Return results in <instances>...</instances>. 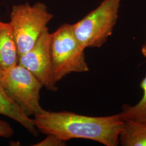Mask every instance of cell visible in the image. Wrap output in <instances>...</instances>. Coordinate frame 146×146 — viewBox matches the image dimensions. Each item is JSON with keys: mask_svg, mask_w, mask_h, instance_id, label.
I'll list each match as a JSON object with an SVG mask.
<instances>
[{"mask_svg": "<svg viewBox=\"0 0 146 146\" xmlns=\"http://www.w3.org/2000/svg\"><path fill=\"white\" fill-rule=\"evenodd\" d=\"M143 94L141 100L135 105L125 104L120 113L122 120H134L146 122V76L141 83Z\"/></svg>", "mask_w": 146, "mask_h": 146, "instance_id": "cell-10", "label": "cell"}, {"mask_svg": "<svg viewBox=\"0 0 146 146\" xmlns=\"http://www.w3.org/2000/svg\"><path fill=\"white\" fill-rule=\"evenodd\" d=\"M50 50L53 77L56 82L70 73L89 71L85 49L75 36L72 25L64 23L51 33Z\"/></svg>", "mask_w": 146, "mask_h": 146, "instance_id": "cell-2", "label": "cell"}, {"mask_svg": "<svg viewBox=\"0 0 146 146\" xmlns=\"http://www.w3.org/2000/svg\"><path fill=\"white\" fill-rule=\"evenodd\" d=\"M0 114L15 121L31 135L35 136L38 135V131L34 119L27 116L20 107L7 96L2 88H0Z\"/></svg>", "mask_w": 146, "mask_h": 146, "instance_id": "cell-8", "label": "cell"}, {"mask_svg": "<svg viewBox=\"0 0 146 146\" xmlns=\"http://www.w3.org/2000/svg\"><path fill=\"white\" fill-rule=\"evenodd\" d=\"M122 0H104L95 9L72 25L78 42L85 49L100 48L107 41L119 18Z\"/></svg>", "mask_w": 146, "mask_h": 146, "instance_id": "cell-3", "label": "cell"}, {"mask_svg": "<svg viewBox=\"0 0 146 146\" xmlns=\"http://www.w3.org/2000/svg\"><path fill=\"white\" fill-rule=\"evenodd\" d=\"M2 70L0 68V79H1V74H2ZM0 88H1V86H0Z\"/></svg>", "mask_w": 146, "mask_h": 146, "instance_id": "cell-14", "label": "cell"}, {"mask_svg": "<svg viewBox=\"0 0 146 146\" xmlns=\"http://www.w3.org/2000/svg\"><path fill=\"white\" fill-rule=\"evenodd\" d=\"M119 144L122 146H146V122L125 121L119 135Z\"/></svg>", "mask_w": 146, "mask_h": 146, "instance_id": "cell-9", "label": "cell"}, {"mask_svg": "<svg viewBox=\"0 0 146 146\" xmlns=\"http://www.w3.org/2000/svg\"><path fill=\"white\" fill-rule=\"evenodd\" d=\"M51 33L46 28L34 46L19 58L18 64L26 68L42 84L52 92L58 90L52 74L50 43Z\"/></svg>", "mask_w": 146, "mask_h": 146, "instance_id": "cell-6", "label": "cell"}, {"mask_svg": "<svg viewBox=\"0 0 146 146\" xmlns=\"http://www.w3.org/2000/svg\"><path fill=\"white\" fill-rule=\"evenodd\" d=\"M37 130L57 136L64 141L84 139L106 146H117L125 121L120 113L103 117L80 115L72 112L44 110L33 119Z\"/></svg>", "mask_w": 146, "mask_h": 146, "instance_id": "cell-1", "label": "cell"}, {"mask_svg": "<svg viewBox=\"0 0 146 146\" xmlns=\"http://www.w3.org/2000/svg\"><path fill=\"white\" fill-rule=\"evenodd\" d=\"M19 58L17 44L11 24L0 21V68L5 70L15 66Z\"/></svg>", "mask_w": 146, "mask_h": 146, "instance_id": "cell-7", "label": "cell"}, {"mask_svg": "<svg viewBox=\"0 0 146 146\" xmlns=\"http://www.w3.org/2000/svg\"><path fill=\"white\" fill-rule=\"evenodd\" d=\"M141 53L146 58V41L145 44L142 46L141 48Z\"/></svg>", "mask_w": 146, "mask_h": 146, "instance_id": "cell-13", "label": "cell"}, {"mask_svg": "<svg viewBox=\"0 0 146 146\" xmlns=\"http://www.w3.org/2000/svg\"><path fill=\"white\" fill-rule=\"evenodd\" d=\"M66 145V141H63L57 136L52 134H47V137L43 140L37 143L33 146H62Z\"/></svg>", "mask_w": 146, "mask_h": 146, "instance_id": "cell-11", "label": "cell"}, {"mask_svg": "<svg viewBox=\"0 0 146 146\" xmlns=\"http://www.w3.org/2000/svg\"><path fill=\"white\" fill-rule=\"evenodd\" d=\"M52 18L46 5L41 2L13 6L9 23L15 37L19 56L34 46Z\"/></svg>", "mask_w": 146, "mask_h": 146, "instance_id": "cell-4", "label": "cell"}, {"mask_svg": "<svg viewBox=\"0 0 146 146\" xmlns=\"http://www.w3.org/2000/svg\"><path fill=\"white\" fill-rule=\"evenodd\" d=\"M14 133L13 129L7 122L0 120V137L9 138L13 136Z\"/></svg>", "mask_w": 146, "mask_h": 146, "instance_id": "cell-12", "label": "cell"}, {"mask_svg": "<svg viewBox=\"0 0 146 146\" xmlns=\"http://www.w3.org/2000/svg\"><path fill=\"white\" fill-rule=\"evenodd\" d=\"M0 86L27 116H34L44 111L40 104L42 84L20 64L2 71Z\"/></svg>", "mask_w": 146, "mask_h": 146, "instance_id": "cell-5", "label": "cell"}]
</instances>
